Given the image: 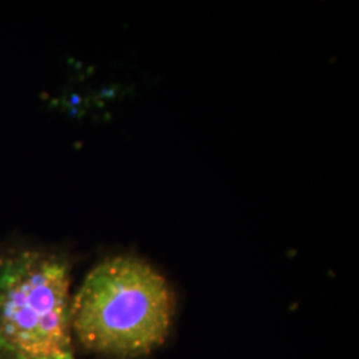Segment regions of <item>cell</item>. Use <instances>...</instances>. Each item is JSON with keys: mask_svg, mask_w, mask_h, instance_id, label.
I'll return each instance as SVG.
<instances>
[{"mask_svg": "<svg viewBox=\"0 0 359 359\" xmlns=\"http://www.w3.org/2000/svg\"><path fill=\"white\" fill-rule=\"evenodd\" d=\"M173 314L175 295L157 270L136 257H112L71 299V333L95 354L140 358L164 345Z\"/></svg>", "mask_w": 359, "mask_h": 359, "instance_id": "1", "label": "cell"}, {"mask_svg": "<svg viewBox=\"0 0 359 359\" xmlns=\"http://www.w3.org/2000/svg\"><path fill=\"white\" fill-rule=\"evenodd\" d=\"M69 268L62 257L0 256V359H74Z\"/></svg>", "mask_w": 359, "mask_h": 359, "instance_id": "2", "label": "cell"}]
</instances>
